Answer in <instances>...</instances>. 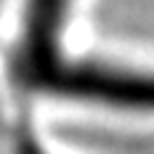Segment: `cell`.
Masks as SVG:
<instances>
[{"instance_id":"1","label":"cell","mask_w":154,"mask_h":154,"mask_svg":"<svg viewBox=\"0 0 154 154\" xmlns=\"http://www.w3.org/2000/svg\"><path fill=\"white\" fill-rule=\"evenodd\" d=\"M72 0H24L21 35L8 56V80L24 96L75 98L117 109L154 112V75L64 53Z\"/></svg>"},{"instance_id":"2","label":"cell","mask_w":154,"mask_h":154,"mask_svg":"<svg viewBox=\"0 0 154 154\" xmlns=\"http://www.w3.org/2000/svg\"><path fill=\"white\" fill-rule=\"evenodd\" d=\"M16 154H45V149L37 143L35 138V133H19V138H16Z\"/></svg>"}]
</instances>
